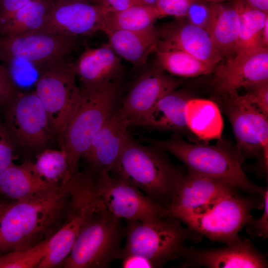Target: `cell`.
<instances>
[{
    "label": "cell",
    "instance_id": "obj_17",
    "mask_svg": "<svg viewBox=\"0 0 268 268\" xmlns=\"http://www.w3.org/2000/svg\"><path fill=\"white\" fill-rule=\"evenodd\" d=\"M236 190L220 181L184 172L166 210L180 220L184 217L204 212L220 197Z\"/></svg>",
    "mask_w": 268,
    "mask_h": 268
},
{
    "label": "cell",
    "instance_id": "obj_38",
    "mask_svg": "<svg viewBox=\"0 0 268 268\" xmlns=\"http://www.w3.org/2000/svg\"><path fill=\"white\" fill-rule=\"evenodd\" d=\"M14 147L0 122V174L13 162Z\"/></svg>",
    "mask_w": 268,
    "mask_h": 268
},
{
    "label": "cell",
    "instance_id": "obj_24",
    "mask_svg": "<svg viewBox=\"0 0 268 268\" xmlns=\"http://www.w3.org/2000/svg\"><path fill=\"white\" fill-rule=\"evenodd\" d=\"M177 89L166 93L158 100L143 127L179 134L190 132L186 124L185 109L188 101L192 97Z\"/></svg>",
    "mask_w": 268,
    "mask_h": 268
},
{
    "label": "cell",
    "instance_id": "obj_40",
    "mask_svg": "<svg viewBox=\"0 0 268 268\" xmlns=\"http://www.w3.org/2000/svg\"><path fill=\"white\" fill-rule=\"evenodd\" d=\"M123 268H151L152 263L147 258L137 255H127L121 259Z\"/></svg>",
    "mask_w": 268,
    "mask_h": 268
},
{
    "label": "cell",
    "instance_id": "obj_9",
    "mask_svg": "<svg viewBox=\"0 0 268 268\" xmlns=\"http://www.w3.org/2000/svg\"><path fill=\"white\" fill-rule=\"evenodd\" d=\"M261 195L238 196L233 191L218 199L204 212L180 219L210 240L228 244L239 239V232L253 217V210L262 207Z\"/></svg>",
    "mask_w": 268,
    "mask_h": 268
},
{
    "label": "cell",
    "instance_id": "obj_7",
    "mask_svg": "<svg viewBox=\"0 0 268 268\" xmlns=\"http://www.w3.org/2000/svg\"><path fill=\"white\" fill-rule=\"evenodd\" d=\"M126 234L121 219L103 205L82 228L63 262L65 268H107Z\"/></svg>",
    "mask_w": 268,
    "mask_h": 268
},
{
    "label": "cell",
    "instance_id": "obj_6",
    "mask_svg": "<svg viewBox=\"0 0 268 268\" xmlns=\"http://www.w3.org/2000/svg\"><path fill=\"white\" fill-rule=\"evenodd\" d=\"M67 184L69 199L64 221L49 239L46 254L38 268H54L62 263L82 228L103 205L95 174L88 168L75 173Z\"/></svg>",
    "mask_w": 268,
    "mask_h": 268
},
{
    "label": "cell",
    "instance_id": "obj_21",
    "mask_svg": "<svg viewBox=\"0 0 268 268\" xmlns=\"http://www.w3.org/2000/svg\"><path fill=\"white\" fill-rule=\"evenodd\" d=\"M74 64L80 89L97 88L120 81L122 73L121 59L108 44L87 48Z\"/></svg>",
    "mask_w": 268,
    "mask_h": 268
},
{
    "label": "cell",
    "instance_id": "obj_28",
    "mask_svg": "<svg viewBox=\"0 0 268 268\" xmlns=\"http://www.w3.org/2000/svg\"><path fill=\"white\" fill-rule=\"evenodd\" d=\"M233 2L239 11L240 20L234 56L264 48L262 33L268 14L251 6L244 0H234Z\"/></svg>",
    "mask_w": 268,
    "mask_h": 268
},
{
    "label": "cell",
    "instance_id": "obj_14",
    "mask_svg": "<svg viewBox=\"0 0 268 268\" xmlns=\"http://www.w3.org/2000/svg\"><path fill=\"white\" fill-rule=\"evenodd\" d=\"M53 1L47 20L35 33L80 37L106 30L109 10L104 6L84 0Z\"/></svg>",
    "mask_w": 268,
    "mask_h": 268
},
{
    "label": "cell",
    "instance_id": "obj_1",
    "mask_svg": "<svg viewBox=\"0 0 268 268\" xmlns=\"http://www.w3.org/2000/svg\"><path fill=\"white\" fill-rule=\"evenodd\" d=\"M69 199L67 184L14 201L0 219V254L31 248L61 226Z\"/></svg>",
    "mask_w": 268,
    "mask_h": 268
},
{
    "label": "cell",
    "instance_id": "obj_27",
    "mask_svg": "<svg viewBox=\"0 0 268 268\" xmlns=\"http://www.w3.org/2000/svg\"><path fill=\"white\" fill-rule=\"evenodd\" d=\"M53 0H32L0 25V36L16 37L33 33L46 22Z\"/></svg>",
    "mask_w": 268,
    "mask_h": 268
},
{
    "label": "cell",
    "instance_id": "obj_30",
    "mask_svg": "<svg viewBox=\"0 0 268 268\" xmlns=\"http://www.w3.org/2000/svg\"><path fill=\"white\" fill-rule=\"evenodd\" d=\"M159 67L173 75L195 77L211 73L214 67L181 50H156Z\"/></svg>",
    "mask_w": 268,
    "mask_h": 268
},
{
    "label": "cell",
    "instance_id": "obj_33",
    "mask_svg": "<svg viewBox=\"0 0 268 268\" xmlns=\"http://www.w3.org/2000/svg\"><path fill=\"white\" fill-rule=\"evenodd\" d=\"M246 89L243 97L251 105L268 117V81L257 83Z\"/></svg>",
    "mask_w": 268,
    "mask_h": 268
},
{
    "label": "cell",
    "instance_id": "obj_20",
    "mask_svg": "<svg viewBox=\"0 0 268 268\" xmlns=\"http://www.w3.org/2000/svg\"><path fill=\"white\" fill-rule=\"evenodd\" d=\"M158 33L156 50H181L214 67L222 58L208 32L189 22L167 26Z\"/></svg>",
    "mask_w": 268,
    "mask_h": 268
},
{
    "label": "cell",
    "instance_id": "obj_44",
    "mask_svg": "<svg viewBox=\"0 0 268 268\" xmlns=\"http://www.w3.org/2000/svg\"><path fill=\"white\" fill-rule=\"evenodd\" d=\"M14 201L12 202H0V219L6 210L13 203Z\"/></svg>",
    "mask_w": 268,
    "mask_h": 268
},
{
    "label": "cell",
    "instance_id": "obj_46",
    "mask_svg": "<svg viewBox=\"0 0 268 268\" xmlns=\"http://www.w3.org/2000/svg\"><path fill=\"white\" fill-rule=\"evenodd\" d=\"M204 1L212 3H219L227 0H201Z\"/></svg>",
    "mask_w": 268,
    "mask_h": 268
},
{
    "label": "cell",
    "instance_id": "obj_42",
    "mask_svg": "<svg viewBox=\"0 0 268 268\" xmlns=\"http://www.w3.org/2000/svg\"><path fill=\"white\" fill-rule=\"evenodd\" d=\"M251 6L268 14V0H244Z\"/></svg>",
    "mask_w": 268,
    "mask_h": 268
},
{
    "label": "cell",
    "instance_id": "obj_13",
    "mask_svg": "<svg viewBox=\"0 0 268 268\" xmlns=\"http://www.w3.org/2000/svg\"><path fill=\"white\" fill-rule=\"evenodd\" d=\"M79 37L44 33L16 37L0 36V60L28 62L39 70L67 56L77 46Z\"/></svg>",
    "mask_w": 268,
    "mask_h": 268
},
{
    "label": "cell",
    "instance_id": "obj_35",
    "mask_svg": "<svg viewBox=\"0 0 268 268\" xmlns=\"http://www.w3.org/2000/svg\"><path fill=\"white\" fill-rule=\"evenodd\" d=\"M210 16V2L201 0H196L191 5L186 15L189 23L207 31Z\"/></svg>",
    "mask_w": 268,
    "mask_h": 268
},
{
    "label": "cell",
    "instance_id": "obj_31",
    "mask_svg": "<svg viewBox=\"0 0 268 268\" xmlns=\"http://www.w3.org/2000/svg\"><path fill=\"white\" fill-rule=\"evenodd\" d=\"M36 157L33 162L35 170L46 181L63 184L69 179L67 157L63 150L48 148L37 154Z\"/></svg>",
    "mask_w": 268,
    "mask_h": 268
},
{
    "label": "cell",
    "instance_id": "obj_19",
    "mask_svg": "<svg viewBox=\"0 0 268 268\" xmlns=\"http://www.w3.org/2000/svg\"><path fill=\"white\" fill-rule=\"evenodd\" d=\"M119 105L97 132L83 158L88 164V168L94 173L111 170L131 134L129 123Z\"/></svg>",
    "mask_w": 268,
    "mask_h": 268
},
{
    "label": "cell",
    "instance_id": "obj_41",
    "mask_svg": "<svg viewBox=\"0 0 268 268\" xmlns=\"http://www.w3.org/2000/svg\"><path fill=\"white\" fill-rule=\"evenodd\" d=\"M99 4L109 10L121 11L133 5L141 3L140 0H98Z\"/></svg>",
    "mask_w": 268,
    "mask_h": 268
},
{
    "label": "cell",
    "instance_id": "obj_26",
    "mask_svg": "<svg viewBox=\"0 0 268 268\" xmlns=\"http://www.w3.org/2000/svg\"><path fill=\"white\" fill-rule=\"evenodd\" d=\"M210 6L207 32L222 56L230 58L234 55L239 36V11L234 2L230 5L210 2Z\"/></svg>",
    "mask_w": 268,
    "mask_h": 268
},
{
    "label": "cell",
    "instance_id": "obj_8",
    "mask_svg": "<svg viewBox=\"0 0 268 268\" xmlns=\"http://www.w3.org/2000/svg\"><path fill=\"white\" fill-rule=\"evenodd\" d=\"M40 72L35 92L45 110L55 137L59 140L81 99L74 64L65 58L46 66Z\"/></svg>",
    "mask_w": 268,
    "mask_h": 268
},
{
    "label": "cell",
    "instance_id": "obj_37",
    "mask_svg": "<svg viewBox=\"0 0 268 268\" xmlns=\"http://www.w3.org/2000/svg\"><path fill=\"white\" fill-rule=\"evenodd\" d=\"M18 93L9 71L4 67L0 68V104L6 105Z\"/></svg>",
    "mask_w": 268,
    "mask_h": 268
},
{
    "label": "cell",
    "instance_id": "obj_43",
    "mask_svg": "<svg viewBox=\"0 0 268 268\" xmlns=\"http://www.w3.org/2000/svg\"><path fill=\"white\" fill-rule=\"evenodd\" d=\"M262 42L263 47L268 48V19L266 21L263 29Z\"/></svg>",
    "mask_w": 268,
    "mask_h": 268
},
{
    "label": "cell",
    "instance_id": "obj_12",
    "mask_svg": "<svg viewBox=\"0 0 268 268\" xmlns=\"http://www.w3.org/2000/svg\"><path fill=\"white\" fill-rule=\"evenodd\" d=\"M94 174L95 186L100 200L106 209L116 217L128 221H148L169 214L165 207L108 172Z\"/></svg>",
    "mask_w": 268,
    "mask_h": 268
},
{
    "label": "cell",
    "instance_id": "obj_29",
    "mask_svg": "<svg viewBox=\"0 0 268 268\" xmlns=\"http://www.w3.org/2000/svg\"><path fill=\"white\" fill-rule=\"evenodd\" d=\"M160 18L161 17L155 7L142 3L121 11L108 10L105 31L108 29L143 31L154 27L155 22Z\"/></svg>",
    "mask_w": 268,
    "mask_h": 268
},
{
    "label": "cell",
    "instance_id": "obj_23",
    "mask_svg": "<svg viewBox=\"0 0 268 268\" xmlns=\"http://www.w3.org/2000/svg\"><path fill=\"white\" fill-rule=\"evenodd\" d=\"M59 185L41 178L30 161L20 165L12 162L0 174V192L14 201L28 199Z\"/></svg>",
    "mask_w": 268,
    "mask_h": 268
},
{
    "label": "cell",
    "instance_id": "obj_10",
    "mask_svg": "<svg viewBox=\"0 0 268 268\" xmlns=\"http://www.w3.org/2000/svg\"><path fill=\"white\" fill-rule=\"evenodd\" d=\"M4 128L14 148L38 154L53 142L55 136L48 116L35 91L18 93L5 105Z\"/></svg>",
    "mask_w": 268,
    "mask_h": 268
},
{
    "label": "cell",
    "instance_id": "obj_3",
    "mask_svg": "<svg viewBox=\"0 0 268 268\" xmlns=\"http://www.w3.org/2000/svg\"><path fill=\"white\" fill-rule=\"evenodd\" d=\"M146 141L175 156L190 173L220 181L248 195L261 196L266 188L256 185L247 177L236 147L226 142L219 141L215 145L193 143L175 133L167 139L148 138Z\"/></svg>",
    "mask_w": 268,
    "mask_h": 268
},
{
    "label": "cell",
    "instance_id": "obj_2",
    "mask_svg": "<svg viewBox=\"0 0 268 268\" xmlns=\"http://www.w3.org/2000/svg\"><path fill=\"white\" fill-rule=\"evenodd\" d=\"M108 173L166 209L184 172L172 162L163 149L141 144L130 134Z\"/></svg>",
    "mask_w": 268,
    "mask_h": 268
},
{
    "label": "cell",
    "instance_id": "obj_15",
    "mask_svg": "<svg viewBox=\"0 0 268 268\" xmlns=\"http://www.w3.org/2000/svg\"><path fill=\"white\" fill-rule=\"evenodd\" d=\"M178 259L182 268H268L266 256L250 239L242 236L220 248H196L185 246Z\"/></svg>",
    "mask_w": 268,
    "mask_h": 268
},
{
    "label": "cell",
    "instance_id": "obj_47",
    "mask_svg": "<svg viewBox=\"0 0 268 268\" xmlns=\"http://www.w3.org/2000/svg\"><path fill=\"white\" fill-rule=\"evenodd\" d=\"M86 0L91 3L99 4L98 0Z\"/></svg>",
    "mask_w": 268,
    "mask_h": 268
},
{
    "label": "cell",
    "instance_id": "obj_36",
    "mask_svg": "<svg viewBox=\"0 0 268 268\" xmlns=\"http://www.w3.org/2000/svg\"><path fill=\"white\" fill-rule=\"evenodd\" d=\"M196 0H157L155 8L161 17L171 15L185 17L191 5Z\"/></svg>",
    "mask_w": 268,
    "mask_h": 268
},
{
    "label": "cell",
    "instance_id": "obj_25",
    "mask_svg": "<svg viewBox=\"0 0 268 268\" xmlns=\"http://www.w3.org/2000/svg\"><path fill=\"white\" fill-rule=\"evenodd\" d=\"M185 117L189 130L199 138L208 141L221 138L223 121L221 110L214 101L191 98L186 106Z\"/></svg>",
    "mask_w": 268,
    "mask_h": 268
},
{
    "label": "cell",
    "instance_id": "obj_11",
    "mask_svg": "<svg viewBox=\"0 0 268 268\" xmlns=\"http://www.w3.org/2000/svg\"><path fill=\"white\" fill-rule=\"evenodd\" d=\"M218 105L229 120L241 158L261 154L265 173L268 168V117L248 102L237 91L220 95Z\"/></svg>",
    "mask_w": 268,
    "mask_h": 268
},
{
    "label": "cell",
    "instance_id": "obj_18",
    "mask_svg": "<svg viewBox=\"0 0 268 268\" xmlns=\"http://www.w3.org/2000/svg\"><path fill=\"white\" fill-rule=\"evenodd\" d=\"M268 81V48L236 55L218 67L212 81L218 95Z\"/></svg>",
    "mask_w": 268,
    "mask_h": 268
},
{
    "label": "cell",
    "instance_id": "obj_5",
    "mask_svg": "<svg viewBox=\"0 0 268 268\" xmlns=\"http://www.w3.org/2000/svg\"><path fill=\"white\" fill-rule=\"evenodd\" d=\"M128 222L126 241L116 259L140 255L149 260L154 268H161L178 259L187 240L197 242L202 236L189 227H183L179 219L170 214L151 221Z\"/></svg>",
    "mask_w": 268,
    "mask_h": 268
},
{
    "label": "cell",
    "instance_id": "obj_22",
    "mask_svg": "<svg viewBox=\"0 0 268 268\" xmlns=\"http://www.w3.org/2000/svg\"><path fill=\"white\" fill-rule=\"evenodd\" d=\"M104 33L114 53L135 66L146 62L149 55L155 51L159 39L155 26L143 31L108 29Z\"/></svg>",
    "mask_w": 268,
    "mask_h": 268
},
{
    "label": "cell",
    "instance_id": "obj_45",
    "mask_svg": "<svg viewBox=\"0 0 268 268\" xmlns=\"http://www.w3.org/2000/svg\"><path fill=\"white\" fill-rule=\"evenodd\" d=\"M142 4L155 7L157 0H140Z\"/></svg>",
    "mask_w": 268,
    "mask_h": 268
},
{
    "label": "cell",
    "instance_id": "obj_16",
    "mask_svg": "<svg viewBox=\"0 0 268 268\" xmlns=\"http://www.w3.org/2000/svg\"><path fill=\"white\" fill-rule=\"evenodd\" d=\"M181 80L167 74L160 67L145 70L135 80L120 102V109L130 126H141L158 100L177 88Z\"/></svg>",
    "mask_w": 268,
    "mask_h": 268
},
{
    "label": "cell",
    "instance_id": "obj_48",
    "mask_svg": "<svg viewBox=\"0 0 268 268\" xmlns=\"http://www.w3.org/2000/svg\"><path fill=\"white\" fill-rule=\"evenodd\" d=\"M3 67V66H2V65H1L0 64V68Z\"/></svg>",
    "mask_w": 268,
    "mask_h": 268
},
{
    "label": "cell",
    "instance_id": "obj_32",
    "mask_svg": "<svg viewBox=\"0 0 268 268\" xmlns=\"http://www.w3.org/2000/svg\"><path fill=\"white\" fill-rule=\"evenodd\" d=\"M49 239L28 249L0 254V268H37L46 254Z\"/></svg>",
    "mask_w": 268,
    "mask_h": 268
},
{
    "label": "cell",
    "instance_id": "obj_34",
    "mask_svg": "<svg viewBox=\"0 0 268 268\" xmlns=\"http://www.w3.org/2000/svg\"><path fill=\"white\" fill-rule=\"evenodd\" d=\"M263 212L258 218L252 217L247 223L246 231L252 238H267L268 237V189L266 187L261 195Z\"/></svg>",
    "mask_w": 268,
    "mask_h": 268
},
{
    "label": "cell",
    "instance_id": "obj_4",
    "mask_svg": "<svg viewBox=\"0 0 268 268\" xmlns=\"http://www.w3.org/2000/svg\"><path fill=\"white\" fill-rule=\"evenodd\" d=\"M81 99L75 114L58 140L66 153L70 179L78 171L81 158L107 118L120 103V81L90 89H80Z\"/></svg>",
    "mask_w": 268,
    "mask_h": 268
},
{
    "label": "cell",
    "instance_id": "obj_39",
    "mask_svg": "<svg viewBox=\"0 0 268 268\" xmlns=\"http://www.w3.org/2000/svg\"><path fill=\"white\" fill-rule=\"evenodd\" d=\"M32 0H0V25Z\"/></svg>",
    "mask_w": 268,
    "mask_h": 268
}]
</instances>
